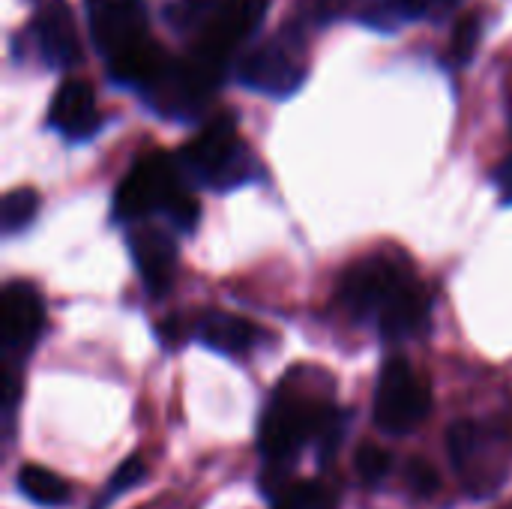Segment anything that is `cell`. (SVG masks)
<instances>
[{
	"label": "cell",
	"mask_w": 512,
	"mask_h": 509,
	"mask_svg": "<svg viewBox=\"0 0 512 509\" xmlns=\"http://www.w3.org/2000/svg\"><path fill=\"white\" fill-rule=\"evenodd\" d=\"M333 414L327 387L312 390L294 384V375L285 378L261 420V453L270 462L267 480L288 471L297 453L333 426Z\"/></svg>",
	"instance_id": "cell-1"
},
{
	"label": "cell",
	"mask_w": 512,
	"mask_h": 509,
	"mask_svg": "<svg viewBox=\"0 0 512 509\" xmlns=\"http://www.w3.org/2000/svg\"><path fill=\"white\" fill-rule=\"evenodd\" d=\"M183 171L177 159L165 153L141 156L114 195V216L123 222H138L150 213H165L180 231H192L198 225V198L186 189Z\"/></svg>",
	"instance_id": "cell-2"
},
{
	"label": "cell",
	"mask_w": 512,
	"mask_h": 509,
	"mask_svg": "<svg viewBox=\"0 0 512 509\" xmlns=\"http://www.w3.org/2000/svg\"><path fill=\"white\" fill-rule=\"evenodd\" d=\"M447 450L471 498H492L512 471V426L507 420H459Z\"/></svg>",
	"instance_id": "cell-3"
},
{
	"label": "cell",
	"mask_w": 512,
	"mask_h": 509,
	"mask_svg": "<svg viewBox=\"0 0 512 509\" xmlns=\"http://www.w3.org/2000/svg\"><path fill=\"white\" fill-rule=\"evenodd\" d=\"M180 171L207 189H234L258 177V162L237 132V120L222 114L183 144Z\"/></svg>",
	"instance_id": "cell-4"
},
{
	"label": "cell",
	"mask_w": 512,
	"mask_h": 509,
	"mask_svg": "<svg viewBox=\"0 0 512 509\" xmlns=\"http://www.w3.org/2000/svg\"><path fill=\"white\" fill-rule=\"evenodd\" d=\"M429 411L432 390L426 378L405 357L387 360L375 393V423L387 435H408L429 417Z\"/></svg>",
	"instance_id": "cell-5"
},
{
	"label": "cell",
	"mask_w": 512,
	"mask_h": 509,
	"mask_svg": "<svg viewBox=\"0 0 512 509\" xmlns=\"http://www.w3.org/2000/svg\"><path fill=\"white\" fill-rule=\"evenodd\" d=\"M411 279L414 276H411V270L405 264H399L396 258L378 252V255H369V258L354 261L342 273V279H339V300L357 318L381 315L390 306V300Z\"/></svg>",
	"instance_id": "cell-6"
},
{
	"label": "cell",
	"mask_w": 512,
	"mask_h": 509,
	"mask_svg": "<svg viewBox=\"0 0 512 509\" xmlns=\"http://www.w3.org/2000/svg\"><path fill=\"white\" fill-rule=\"evenodd\" d=\"M309 69L300 60L297 48L288 45L285 39H273L264 42L258 48H252L237 69V78L246 90L273 96V99H288L294 96L303 81H306Z\"/></svg>",
	"instance_id": "cell-7"
},
{
	"label": "cell",
	"mask_w": 512,
	"mask_h": 509,
	"mask_svg": "<svg viewBox=\"0 0 512 509\" xmlns=\"http://www.w3.org/2000/svg\"><path fill=\"white\" fill-rule=\"evenodd\" d=\"M84 12L90 39L108 63L150 39L141 0H84Z\"/></svg>",
	"instance_id": "cell-8"
},
{
	"label": "cell",
	"mask_w": 512,
	"mask_h": 509,
	"mask_svg": "<svg viewBox=\"0 0 512 509\" xmlns=\"http://www.w3.org/2000/svg\"><path fill=\"white\" fill-rule=\"evenodd\" d=\"M30 39H33L39 60L48 69H69L81 57L75 15L66 0H45L36 9L30 21Z\"/></svg>",
	"instance_id": "cell-9"
},
{
	"label": "cell",
	"mask_w": 512,
	"mask_h": 509,
	"mask_svg": "<svg viewBox=\"0 0 512 509\" xmlns=\"http://www.w3.org/2000/svg\"><path fill=\"white\" fill-rule=\"evenodd\" d=\"M45 327V309L33 285L12 282L0 297V339L6 354H24L33 348Z\"/></svg>",
	"instance_id": "cell-10"
},
{
	"label": "cell",
	"mask_w": 512,
	"mask_h": 509,
	"mask_svg": "<svg viewBox=\"0 0 512 509\" xmlns=\"http://www.w3.org/2000/svg\"><path fill=\"white\" fill-rule=\"evenodd\" d=\"M48 123L69 141H87L99 132L102 117L96 108L93 87L81 78H66L51 99Z\"/></svg>",
	"instance_id": "cell-11"
},
{
	"label": "cell",
	"mask_w": 512,
	"mask_h": 509,
	"mask_svg": "<svg viewBox=\"0 0 512 509\" xmlns=\"http://www.w3.org/2000/svg\"><path fill=\"white\" fill-rule=\"evenodd\" d=\"M129 252H132L141 282L156 297L171 288V282L177 276V243L171 234H165L162 228H153V225L135 228L129 234Z\"/></svg>",
	"instance_id": "cell-12"
},
{
	"label": "cell",
	"mask_w": 512,
	"mask_h": 509,
	"mask_svg": "<svg viewBox=\"0 0 512 509\" xmlns=\"http://www.w3.org/2000/svg\"><path fill=\"white\" fill-rule=\"evenodd\" d=\"M198 339L219 351V354H231V357H243L249 354L255 345H261L264 333L255 321L231 315V312H210L201 324H198Z\"/></svg>",
	"instance_id": "cell-13"
},
{
	"label": "cell",
	"mask_w": 512,
	"mask_h": 509,
	"mask_svg": "<svg viewBox=\"0 0 512 509\" xmlns=\"http://www.w3.org/2000/svg\"><path fill=\"white\" fill-rule=\"evenodd\" d=\"M429 312H432V297L426 291L423 282L411 279L393 300L390 306L378 315L381 330L390 339H402V336H414L429 324Z\"/></svg>",
	"instance_id": "cell-14"
},
{
	"label": "cell",
	"mask_w": 512,
	"mask_h": 509,
	"mask_svg": "<svg viewBox=\"0 0 512 509\" xmlns=\"http://www.w3.org/2000/svg\"><path fill=\"white\" fill-rule=\"evenodd\" d=\"M18 489L24 498H30L39 507H63L72 498V486L60 474L42 465H24L18 471Z\"/></svg>",
	"instance_id": "cell-15"
},
{
	"label": "cell",
	"mask_w": 512,
	"mask_h": 509,
	"mask_svg": "<svg viewBox=\"0 0 512 509\" xmlns=\"http://www.w3.org/2000/svg\"><path fill=\"white\" fill-rule=\"evenodd\" d=\"M273 509H339V498L318 480H294L276 492Z\"/></svg>",
	"instance_id": "cell-16"
},
{
	"label": "cell",
	"mask_w": 512,
	"mask_h": 509,
	"mask_svg": "<svg viewBox=\"0 0 512 509\" xmlns=\"http://www.w3.org/2000/svg\"><path fill=\"white\" fill-rule=\"evenodd\" d=\"M39 210V195L33 189H12L3 195V207H0V222H3V234L12 237L18 231H24Z\"/></svg>",
	"instance_id": "cell-17"
},
{
	"label": "cell",
	"mask_w": 512,
	"mask_h": 509,
	"mask_svg": "<svg viewBox=\"0 0 512 509\" xmlns=\"http://www.w3.org/2000/svg\"><path fill=\"white\" fill-rule=\"evenodd\" d=\"M480 36H483V21H480V12H468L456 27H453V39H450V60L456 66H468L477 54V45H480Z\"/></svg>",
	"instance_id": "cell-18"
},
{
	"label": "cell",
	"mask_w": 512,
	"mask_h": 509,
	"mask_svg": "<svg viewBox=\"0 0 512 509\" xmlns=\"http://www.w3.org/2000/svg\"><path fill=\"white\" fill-rule=\"evenodd\" d=\"M225 0H177L165 15L177 30H192V27H207L216 12L222 9Z\"/></svg>",
	"instance_id": "cell-19"
},
{
	"label": "cell",
	"mask_w": 512,
	"mask_h": 509,
	"mask_svg": "<svg viewBox=\"0 0 512 509\" xmlns=\"http://www.w3.org/2000/svg\"><path fill=\"white\" fill-rule=\"evenodd\" d=\"M354 468H357V474H360V480L366 486H375L390 474V453L384 447H378V444H363L357 450Z\"/></svg>",
	"instance_id": "cell-20"
},
{
	"label": "cell",
	"mask_w": 512,
	"mask_h": 509,
	"mask_svg": "<svg viewBox=\"0 0 512 509\" xmlns=\"http://www.w3.org/2000/svg\"><path fill=\"white\" fill-rule=\"evenodd\" d=\"M405 483H408V489H411L417 498H432V495H438V489H441V477H438L435 465L426 462L423 456H414V459L408 462V468H405Z\"/></svg>",
	"instance_id": "cell-21"
},
{
	"label": "cell",
	"mask_w": 512,
	"mask_h": 509,
	"mask_svg": "<svg viewBox=\"0 0 512 509\" xmlns=\"http://www.w3.org/2000/svg\"><path fill=\"white\" fill-rule=\"evenodd\" d=\"M144 477H147V465L138 456H132L114 471V477L108 483V495H123V492L135 489L138 483H144Z\"/></svg>",
	"instance_id": "cell-22"
},
{
	"label": "cell",
	"mask_w": 512,
	"mask_h": 509,
	"mask_svg": "<svg viewBox=\"0 0 512 509\" xmlns=\"http://www.w3.org/2000/svg\"><path fill=\"white\" fill-rule=\"evenodd\" d=\"M354 0H315V21L327 24L333 18H342L351 9Z\"/></svg>",
	"instance_id": "cell-23"
},
{
	"label": "cell",
	"mask_w": 512,
	"mask_h": 509,
	"mask_svg": "<svg viewBox=\"0 0 512 509\" xmlns=\"http://www.w3.org/2000/svg\"><path fill=\"white\" fill-rule=\"evenodd\" d=\"M429 3L432 0H390V6L396 9V15L402 21H414V18H423L429 12Z\"/></svg>",
	"instance_id": "cell-24"
},
{
	"label": "cell",
	"mask_w": 512,
	"mask_h": 509,
	"mask_svg": "<svg viewBox=\"0 0 512 509\" xmlns=\"http://www.w3.org/2000/svg\"><path fill=\"white\" fill-rule=\"evenodd\" d=\"M498 189H501V198L512 204V153L501 162L498 168Z\"/></svg>",
	"instance_id": "cell-25"
},
{
	"label": "cell",
	"mask_w": 512,
	"mask_h": 509,
	"mask_svg": "<svg viewBox=\"0 0 512 509\" xmlns=\"http://www.w3.org/2000/svg\"><path fill=\"white\" fill-rule=\"evenodd\" d=\"M510 123H512V99H510Z\"/></svg>",
	"instance_id": "cell-26"
}]
</instances>
